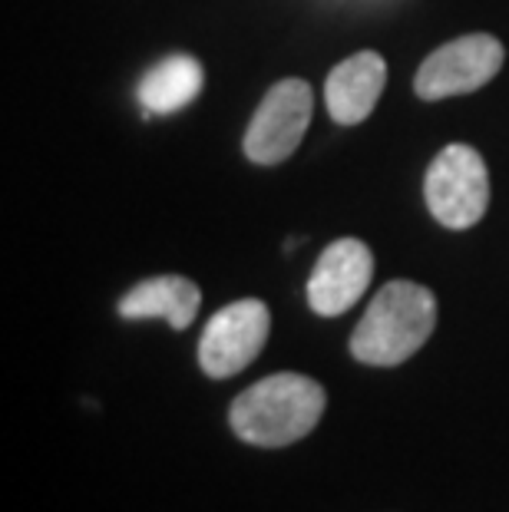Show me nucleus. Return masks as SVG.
<instances>
[{"label":"nucleus","mask_w":509,"mask_h":512,"mask_svg":"<svg viewBox=\"0 0 509 512\" xmlns=\"http://www.w3.org/2000/svg\"><path fill=\"white\" fill-rule=\"evenodd\" d=\"M324 407H328V394L318 380L281 370V374L262 377L232 400L229 423L242 443L278 450V446L305 440L324 417Z\"/></svg>","instance_id":"obj_1"},{"label":"nucleus","mask_w":509,"mask_h":512,"mask_svg":"<svg viewBox=\"0 0 509 512\" xmlns=\"http://www.w3.org/2000/svg\"><path fill=\"white\" fill-rule=\"evenodd\" d=\"M437 328V298L417 281H387L351 334L354 361L397 367L410 361Z\"/></svg>","instance_id":"obj_2"},{"label":"nucleus","mask_w":509,"mask_h":512,"mask_svg":"<svg viewBox=\"0 0 509 512\" xmlns=\"http://www.w3.org/2000/svg\"><path fill=\"white\" fill-rule=\"evenodd\" d=\"M430 215L450 232L473 228L490 209V172L473 146L453 143L440 149L424 176Z\"/></svg>","instance_id":"obj_3"},{"label":"nucleus","mask_w":509,"mask_h":512,"mask_svg":"<svg viewBox=\"0 0 509 512\" xmlns=\"http://www.w3.org/2000/svg\"><path fill=\"white\" fill-rule=\"evenodd\" d=\"M314 113V93L305 80L288 76L278 80L272 90L265 93V100L258 103L252 123L245 129V159L255 166H278L288 156H295V149L305 139Z\"/></svg>","instance_id":"obj_4"},{"label":"nucleus","mask_w":509,"mask_h":512,"mask_svg":"<svg viewBox=\"0 0 509 512\" xmlns=\"http://www.w3.org/2000/svg\"><path fill=\"white\" fill-rule=\"evenodd\" d=\"M506 60L503 43L493 34H467L443 43L420 63L414 76V93L424 103H440L450 96L476 93L500 73Z\"/></svg>","instance_id":"obj_5"},{"label":"nucleus","mask_w":509,"mask_h":512,"mask_svg":"<svg viewBox=\"0 0 509 512\" xmlns=\"http://www.w3.org/2000/svg\"><path fill=\"white\" fill-rule=\"evenodd\" d=\"M272 331V311L265 301L242 298L215 311L199 337V367L212 380H229L262 354Z\"/></svg>","instance_id":"obj_6"},{"label":"nucleus","mask_w":509,"mask_h":512,"mask_svg":"<svg viewBox=\"0 0 509 512\" xmlns=\"http://www.w3.org/2000/svg\"><path fill=\"white\" fill-rule=\"evenodd\" d=\"M374 278V255L361 238H338L314 261L308 278V304L318 318L351 311Z\"/></svg>","instance_id":"obj_7"},{"label":"nucleus","mask_w":509,"mask_h":512,"mask_svg":"<svg viewBox=\"0 0 509 512\" xmlns=\"http://www.w3.org/2000/svg\"><path fill=\"white\" fill-rule=\"evenodd\" d=\"M387 86V63L377 50H357L324 80V103L338 126H357L374 113Z\"/></svg>","instance_id":"obj_8"},{"label":"nucleus","mask_w":509,"mask_h":512,"mask_svg":"<svg viewBox=\"0 0 509 512\" xmlns=\"http://www.w3.org/2000/svg\"><path fill=\"white\" fill-rule=\"evenodd\" d=\"M202 291L192 278L182 275H159L139 281L136 288H129L119 298L116 311L126 321H166L169 328L186 331L199 314Z\"/></svg>","instance_id":"obj_9"},{"label":"nucleus","mask_w":509,"mask_h":512,"mask_svg":"<svg viewBox=\"0 0 509 512\" xmlns=\"http://www.w3.org/2000/svg\"><path fill=\"white\" fill-rule=\"evenodd\" d=\"M205 70L192 53H169L153 63L136 86V96L149 116H172L199 100Z\"/></svg>","instance_id":"obj_10"}]
</instances>
